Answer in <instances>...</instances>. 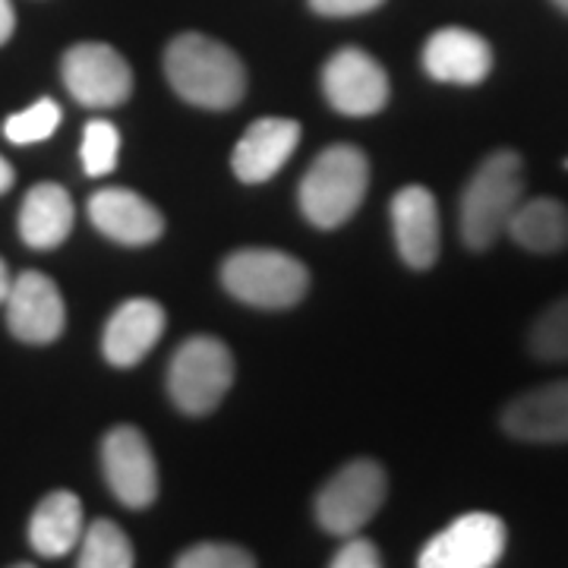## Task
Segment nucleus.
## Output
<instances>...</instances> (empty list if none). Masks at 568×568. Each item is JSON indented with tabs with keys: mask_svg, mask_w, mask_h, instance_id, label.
Returning <instances> with one entry per match:
<instances>
[{
	"mask_svg": "<svg viewBox=\"0 0 568 568\" xmlns=\"http://www.w3.org/2000/svg\"><path fill=\"white\" fill-rule=\"evenodd\" d=\"M164 77L183 102L205 111H227L246 95L244 61L203 32H181L168 44Z\"/></svg>",
	"mask_w": 568,
	"mask_h": 568,
	"instance_id": "f257e3e1",
	"label": "nucleus"
},
{
	"mask_svg": "<svg viewBox=\"0 0 568 568\" xmlns=\"http://www.w3.org/2000/svg\"><path fill=\"white\" fill-rule=\"evenodd\" d=\"M525 196V162L518 152L499 149L487 155L480 168L470 174L462 209H458V231L467 250H489L503 234Z\"/></svg>",
	"mask_w": 568,
	"mask_h": 568,
	"instance_id": "f03ea898",
	"label": "nucleus"
},
{
	"mask_svg": "<svg viewBox=\"0 0 568 568\" xmlns=\"http://www.w3.org/2000/svg\"><path fill=\"white\" fill-rule=\"evenodd\" d=\"M369 186V159L357 145L338 142L316 155L297 186V203L313 227L335 231L361 209Z\"/></svg>",
	"mask_w": 568,
	"mask_h": 568,
	"instance_id": "7ed1b4c3",
	"label": "nucleus"
},
{
	"mask_svg": "<svg viewBox=\"0 0 568 568\" xmlns=\"http://www.w3.org/2000/svg\"><path fill=\"white\" fill-rule=\"evenodd\" d=\"M222 284L234 301L246 306L287 310V306L301 304L306 297L310 272L291 253L250 246V250H237L224 260Z\"/></svg>",
	"mask_w": 568,
	"mask_h": 568,
	"instance_id": "20e7f679",
	"label": "nucleus"
},
{
	"mask_svg": "<svg viewBox=\"0 0 568 568\" xmlns=\"http://www.w3.org/2000/svg\"><path fill=\"white\" fill-rule=\"evenodd\" d=\"M234 386V354L215 335L186 338L168 366V395L181 414L203 417Z\"/></svg>",
	"mask_w": 568,
	"mask_h": 568,
	"instance_id": "39448f33",
	"label": "nucleus"
},
{
	"mask_svg": "<svg viewBox=\"0 0 568 568\" xmlns=\"http://www.w3.org/2000/svg\"><path fill=\"white\" fill-rule=\"evenodd\" d=\"M388 493V477L379 462L354 458L328 477L316 496V518L335 537H354L376 518Z\"/></svg>",
	"mask_w": 568,
	"mask_h": 568,
	"instance_id": "423d86ee",
	"label": "nucleus"
},
{
	"mask_svg": "<svg viewBox=\"0 0 568 568\" xmlns=\"http://www.w3.org/2000/svg\"><path fill=\"white\" fill-rule=\"evenodd\" d=\"M67 92L85 108H118L133 95V70L118 48L102 41L73 44L61 61Z\"/></svg>",
	"mask_w": 568,
	"mask_h": 568,
	"instance_id": "0eeeda50",
	"label": "nucleus"
},
{
	"mask_svg": "<svg viewBox=\"0 0 568 568\" xmlns=\"http://www.w3.org/2000/svg\"><path fill=\"white\" fill-rule=\"evenodd\" d=\"M323 95L345 118H373L388 104L392 85L383 63L364 48H342L323 67Z\"/></svg>",
	"mask_w": 568,
	"mask_h": 568,
	"instance_id": "6e6552de",
	"label": "nucleus"
},
{
	"mask_svg": "<svg viewBox=\"0 0 568 568\" xmlns=\"http://www.w3.org/2000/svg\"><path fill=\"white\" fill-rule=\"evenodd\" d=\"M506 537L499 515L467 511L420 549L417 568H496L506 552Z\"/></svg>",
	"mask_w": 568,
	"mask_h": 568,
	"instance_id": "1a4fd4ad",
	"label": "nucleus"
},
{
	"mask_svg": "<svg viewBox=\"0 0 568 568\" xmlns=\"http://www.w3.org/2000/svg\"><path fill=\"white\" fill-rule=\"evenodd\" d=\"M104 480L126 508H149L159 496V465L136 426H114L102 443Z\"/></svg>",
	"mask_w": 568,
	"mask_h": 568,
	"instance_id": "9d476101",
	"label": "nucleus"
},
{
	"mask_svg": "<svg viewBox=\"0 0 568 568\" xmlns=\"http://www.w3.org/2000/svg\"><path fill=\"white\" fill-rule=\"evenodd\" d=\"M7 325L26 345H51L63 335L67 304L44 272H22L7 291Z\"/></svg>",
	"mask_w": 568,
	"mask_h": 568,
	"instance_id": "9b49d317",
	"label": "nucleus"
},
{
	"mask_svg": "<svg viewBox=\"0 0 568 568\" xmlns=\"http://www.w3.org/2000/svg\"><path fill=\"white\" fill-rule=\"evenodd\" d=\"M420 61L429 80L448 85H480L493 73V48L474 29L443 26L426 39Z\"/></svg>",
	"mask_w": 568,
	"mask_h": 568,
	"instance_id": "f8f14e48",
	"label": "nucleus"
},
{
	"mask_svg": "<svg viewBox=\"0 0 568 568\" xmlns=\"http://www.w3.org/2000/svg\"><path fill=\"white\" fill-rule=\"evenodd\" d=\"M89 222L108 241L123 246H149L164 234V215L145 196L126 186H104L89 200Z\"/></svg>",
	"mask_w": 568,
	"mask_h": 568,
	"instance_id": "ddd939ff",
	"label": "nucleus"
},
{
	"mask_svg": "<svg viewBox=\"0 0 568 568\" xmlns=\"http://www.w3.org/2000/svg\"><path fill=\"white\" fill-rule=\"evenodd\" d=\"M392 227H395V246H398L405 265L424 272L439 260V244H443L439 209H436V196L426 186L407 183L395 193Z\"/></svg>",
	"mask_w": 568,
	"mask_h": 568,
	"instance_id": "4468645a",
	"label": "nucleus"
},
{
	"mask_svg": "<svg viewBox=\"0 0 568 568\" xmlns=\"http://www.w3.org/2000/svg\"><path fill=\"white\" fill-rule=\"evenodd\" d=\"M301 142V123L287 118H263L250 123L231 152V171L244 183H265L282 171Z\"/></svg>",
	"mask_w": 568,
	"mask_h": 568,
	"instance_id": "2eb2a0df",
	"label": "nucleus"
},
{
	"mask_svg": "<svg viewBox=\"0 0 568 568\" xmlns=\"http://www.w3.org/2000/svg\"><path fill=\"white\" fill-rule=\"evenodd\" d=\"M164 325H168V313L159 301H149V297L123 301L104 325V361L111 366H121V369L136 366L152 347L159 345Z\"/></svg>",
	"mask_w": 568,
	"mask_h": 568,
	"instance_id": "dca6fc26",
	"label": "nucleus"
},
{
	"mask_svg": "<svg viewBox=\"0 0 568 568\" xmlns=\"http://www.w3.org/2000/svg\"><path fill=\"white\" fill-rule=\"evenodd\" d=\"M503 429L521 443H568V379L518 395L503 410Z\"/></svg>",
	"mask_w": 568,
	"mask_h": 568,
	"instance_id": "f3484780",
	"label": "nucleus"
},
{
	"mask_svg": "<svg viewBox=\"0 0 568 568\" xmlns=\"http://www.w3.org/2000/svg\"><path fill=\"white\" fill-rule=\"evenodd\" d=\"M77 222V209L61 183H36L20 205V237L32 250L61 246Z\"/></svg>",
	"mask_w": 568,
	"mask_h": 568,
	"instance_id": "a211bd4d",
	"label": "nucleus"
},
{
	"mask_svg": "<svg viewBox=\"0 0 568 568\" xmlns=\"http://www.w3.org/2000/svg\"><path fill=\"white\" fill-rule=\"evenodd\" d=\"M85 518L82 503L70 489H54L41 499L29 521V547L44 559H61L80 547Z\"/></svg>",
	"mask_w": 568,
	"mask_h": 568,
	"instance_id": "6ab92c4d",
	"label": "nucleus"
},
{
	"mask_svg": "<svg viewBox=\"0 0 568 568\" xmlns=\"http://www.w3.org/2000/svg\"><path fill=\"white\" fill-rule=\"evenodd\" d=\"M506 234L530 253H559L568 244V209L549 196L521 200Z\"/></svg>",
	"mask_w": 568,
	"mask_h": 568,
	"instance_id": "aec40b11",
	"label": "nucleus"
},
{
	"mask_svg": "<svg viewBox=\"0 0 568 568\" xmlns=\"http://www.w3.org/2000/svg\"><path fill=\"white\" fill-rule=\"evenodd\" d=\"M133 562H136L133 544L121 525L99 518L82 530L77 568H133Z\"/></svg>",
	"mask_w": 568,
	"mask_h": 568,
	"instance_id": "412c9836",
	"label": "nucleus"
},
{
	"mask_svg": "<svg viewBox=\"0 0 568 568\" xmlns=\"http://www.w3.org/2000/svg\"><path fill=\"white\" fill-rule=\"evenodd\" d=\"M82 171L89 178H108L118 171L121 162V130L104 118L85 123L82 130V145H80Z\"/></svg>",
	"mask_w": 568,
	"mask_h": 568,
	"instance_id": "4be33fe9",
	"label": "nucleus"
},
{
	"mask_svg": "<svg viewBox=\"0 0 568 568\" xmlns=\"http://www.w3.org/2000/svg\"><path fill=\"white\" fill-rule=\"evenodd\" d=\"M530 354L540 361H568V297L549 304L530 325Z\"/></svg>",
	"mask_w": 568,
	"mask_h": 568,
	"instance_id": "5701e85b",
	"label": "nucleus"
},
{
	"mask_svg": "<svg viewBox=\"0 0 568 568\" xmlns=\"http://www.w3.org/2000/svg\"><path fill=\"white\" fill-rule=\"evenodd\" d=\"M61 108L54 99H41V102L29 104L26 111L13 114L3 123V136L13 145H36L54 136V130L61 126Z\"/></svg>",
	"mask_w": 568,
	"mask_h": 568,
	"instance_id": "b1692460",
	"label": "nucleus"
},
{
	"mask_svg": "<svg viewBox=\"0 0 568 568\" xmlns=\"http://www.w3.org/2000/svg\"><path fill=\"white\" fill-rule=\"evenodd\" d=\"M174 568H256V559L234 544H196L181 552Z\"/></svg>",
	"mask_w": 568,
	"mask_h": 568,
	"instance_id": "393cba45",
	"label": "nucleus"
},
{
	"mask_svg": "<svg viewBox=\"0 0 568 568\" xmlns=\"http://www.w3.org/2000/svg\"><path fill=\"white\" fill-rule=\"evenodd\" d=\"M328 568H383V556H379V549L373 547V540L354 534L345 547L335 552Z\"/></svg>",
	"mask_w": 568,
	"mask_h": 568,
	"instance_id": "a878e982",
	"label": "nucleus"
},
{
	"mask_svg": "<svg viewBox=\"0 0 568 568\" xmlns=\"http://www.w3.org/2000/svg\"><path fill=\"white\" fill-rule=\"evenodd\" d=\"M386 0H310V10L328 17V20H347V17H364L379 10Z\"/></svg>",
	"mask_w": 568,
	"mask_h": 568,
	"instance_id": "bb28decb",
	"label": "nucleus"
},
{
	"mask_svg": "<svg viewBox=\"0 0 568 568\" xmlns=\"http://www.w3.org/2000/svg\"><path fill=\"white\" fill-rule=\"evenodd\" d=\"M13 29H17V10L10 0H0V44L13 39Z\"/></svg>",
	"mask_w": 568,
	"mask_h": 568,
	"instance_id": "cd10ccee",
	"label": "nucleus"
},
{
	"mask_svg": "<svg viewBox=\"0 0 568 568\" xmlns=\"http://www.w3.org/2000/svg\"><path fill=\"white\" fill-rule=\"evenodd\" d=\"M13 181H17V171H13V164L7 162L3 155H0V196L13 186Z\"/></svg>",
	"mask_w": 568,
	"mask_h": 568,
	"instance_id": "c85d7f7f",
	"label": "nucleus"
},
{
	"mask_svg": "<svg viewBox=\"0 0 568 568\" xmlns=\"http://www.w3.org/2000/svg\"><path fill=\"white\" fill-rule=\"evenodd\" d=\"M10 282H13V278H10V268H7V263L0 260V304L7 301V291H10Z\"/></svg>",
	"mask_w": 568,
	"mask_h": 568,
	"instance_id": "c756f323",
	"label": "nucleus"
},
{
	"mask_svg": "<svg viewBox=\"0 0 568 568\" xmlns=\"http://www.w3.org/2000/svg\"><path fill=\"white\" fill-rule=\"evenodd\" d=\"M552 3H556V7H559L562 13H568V0H552Z\"/></svg>",
	"mask_w": 568,
	"mask_h": 568,
	"instance_id": "7c9ffc66",
	"label": "nucleus"
},
{
	"mask_svg": "<svg viewBox=\"0 0 568 568\" xmlns=\"http://www.w3.org/2000/svg\"><path fill=\"white\" fill-rule=\"evenodd\" d=\"M13 568H36V566H29V562H20V566H13Z\"/></svg>",
	"mask_w": 568,
	"mask_h": 568,
	"instance_id": "2f4dec72",
	"label": "nucleus"
},
{
	"mask_svg": "<svg viewBox=\"0 0 568 568\" xmlns=\"http://www.w3.org/2000/svg\"><path fill=\"white\" fill-rule=\"evenodd\" d=\"M566 168H568V159H566Z\"/></svg>",
	"mask_w": 568,
	"mask_h": 568,
	"instance_id": "473e14b6",
	"label": "nucleus"
}]
</instances>
